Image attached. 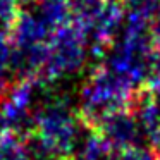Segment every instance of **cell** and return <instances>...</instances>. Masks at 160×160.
<instances>
[{"instance_id":"obj_4","label":"cell","mask_w":160,"mask_h":160,"mask_svg":"<svg viewBox=\"0 0 160 160\" xmlns=\"http://www.w3.org/2000/svg\"><path fill=\"white\" fill-rule=\"evenodd\" d=\"M97 131L107 139L108 145L119 152L136 146L141 136L134 114H129L126 108H119L115 112L107 114L97 124Z\"/></svg>"},{"instance_id":"obj_6","label":"cell","mask_w":160,"mask_h":160,"mask_svg":"<svg viewBox=\"0 0 160 160\" xmlns=\"http://www.w3.org/2000/svg\"><path fill=\"white\" fill-rule=\"evenodd\" d=\"M134 117L139 131L155 150H160V100L143 91L134 98Z\"/></svg>"},{"instance_id":"obj_1","label":"cell","mask_w":160,"mask_h":160,"mask_svg":"<svg viewBox=\"0 0 160 160\" xmlns=\"http://www.w3.org/2000/svg\"><path fill=\"white\" fill-rule=\"evenodd\" d=\"M81 121L74 115L69 103L60 98L43 103L35 114L33 136L42 143L45 152L55 158H67L76 152L83 132Z\"/></svg>"},{"instance_id":"obj_17","label":"cell","mask_w":160,"mask_h":160,"mask_svg":"<svg viewBox=\"0 0 160 160\" xmlns=\"http://www.w3.org/2000/svg\"><path fill=\"white\" fill-rule=\"evenodd\" d=\"M158 160H160V157H158Z\"/></svg>"},{"instance_id":"obj_11","label":"cell","mask_w":160,"mask_h":160,"mask_svg":"<svg viewBox=\"0 0 160 160\" xmlns=\"http://www.w3.org/2000/svg\"><path fill=\"white\" fill-rule=\"evenodd\" d=\"M0 160H29L24 143L19 141V136L5 134L0 139Z\"/></svg>"},{"instance_id":"obj_3","label":"cell","mask_w":160,"mask_h":160,"mask_svg":"<svg viewBox=\"0 0 160 160\" xmlns=\"http://www.w3.org/2000/svg\"><path fill=\"white\" fill-rule=\"evenodd\" d=\"M86 35L74 22L53 31L48 40L45 64L38 76L52 83L78 72L86 60Z\"/></svg>"},{"instance_id":"obj_2","label":"cell","mask_w":160,"mask_h":160,"mask_svg":"<svg viewBox=\"0 0 160 160\" xmlns=\"http://www.w3.org/2000/svg\"><path fill=\"white\" fill-rule=\"evenodd\" d=\"M134 84L102 64L81 90V119L97 126L110 112L126 108L132 100Z\"/></svg>"},{"instance_id":"obj_15","label":"cell","mask_w":160,"mask_h":160,"mask_svg":"<svg viewBox=\"0 0 160 160\" xmlns=\"http://www.w3.org/2000/svg\"><path fill=\"white\" fill-rule=\"evenodd\" d=\"M24 2H31V4H35L36 0H24Z\"/></svg>"},{"instance_id":"obj_16","label":"cell","mask_w":160,"mask_h":160,"mask_svg":"<svg viewBox=\"0 0 160 160\" xmlns=\"http://www.w3.org/2000/svg\"><path fill=\"white\" fill-rule=\"evenodd\" d=\"M105 2H114V0H105Z\"/></svg>"},{"instance_id":"obj_13","label":"cell","mask_w":160,"mask_h":160,"mask_svg":"<svg viewBox=\"0 0 160 160\" xmlns=\"http://www.w3.org/2000/svg\"><path fill=\"white\" fill-rule=\"evenodd\" d=\"M150 35H152V42L157 50H160V11L150 22Z\"/></svg>"},{"instance_id":"obj_12","label":"cell","mask_w":160,"mask_h":160,"mask_svg":"<svg viewBox=\"0 0 160 160\" xmlns=\"http://www.w3.org/2000/svg\"><path fill=\"white\" fill-rule=\"evenodd\" d=\"M114 160H158V157H155L152 152H148L145 148L132 146V148H128L124 152H121L119 157Z\"/></svg>"},{"instance_id":"obj_14","label":"cell","mask_w":160,"mask_h":160,"mask_svg":"<svg viewBox=\"0 0 160 160\" xmlns=\"http://www.w3.org/2000/svg\"><path fill=\"white\" fill-rule=\"evenodd\" d=\"M5 132H7V126H5L4 119H2V114H0V139L5 136Z\"/></svg>"},{"instance_id":"obj_10","label":"cell","mask_w":160,"mask_h":160,"mask_svg":"<svg viewBox=\"0 0 160 160\" xmlns=\"http://www.w3.org/2000/svg\"><path fill=\"white\" fill-rule=\"evenodd\" d=\"M124 14L128 19L141 21L150 24L160 11V0H121Z\"/></svg>"},{"instance_id":"obj_7","label":"cell","mask_w":160,"mask_h":160,"mask_svg":"<svg viewBox=\"0 0 160 160\" xmlns=\"http://www.w3.org/2000/svg\"><path fill=\"white\" fill-rule=\"evenodd\" d=\"M33 9L52 31H57L71 21L69 0H36Z\"/></svg>"},{"instance_id":"obj_9","label":"cell","mask_w":160,"mask_h":160,"mask_svg":"<svg viewBox=\"0 0 160 160\" xmlns=\"http://www.w3.org/2000/svg\"><path fill=\"white\" fill-rule=\"evenodd\" d=\"M71 4V19L83 33L86 35L95 19L102 12L105 0H69Z\"/></svg>"},{"instance_id":"obj_8","label":"cell","mask_w":160,"mask_h":160,"mask_svg":"<svg viewBox=\"0 0 160 160\" xmlns=\"http://www.w3.org/2000/svg\"><path fill=\"white\" fill-rule=\"evenodd\" d=\"M76 150L78 160H114V148L98 131L84 134Z\"/></svg>"},{"instance_id":"obj_5","label":"cell","mask_w":160,"mask_h":160,"mask_svg":"<svg viewBox=\"0 0 160 160\" xmlns=\"http://www.w3.org/2000/svg\"><path fill=\"white\" fill-rule=\"evenodd\" d=\"M11 33L14 40V48H35L47 45L50 36L53 35V31L45 24V21L36 14L33 7L19 11Z\"/></svg>"}]
</instances>
